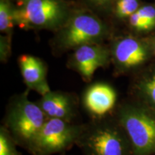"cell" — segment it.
<instances>
[{"instance_id":"6da1fadb","label":"cell","mask_w":155,"mask_h":155,"mask_svg":"<svg viewBox=\"0 0 155 155\" xmlns=\"http://www.w3.org/2000/svg\"><path fill=\"white\" fill-rule=\"evenodd\" d=\"M76 145L83 155H133L130 141L119 123L83 127Z\"/></svg>"},{"instance_id":"7a4b0ae2","label":"cell","mask_w":155,"mask_h":155,"mask_svg":"<svg viewBox=\"0 0 155 155\" xmlns=\"http://www.w3.org/2000/svg\"><path fill=\"white\" fill-rule=\"evenodd\" d=\"M118 123L127 134L133 155L155 153L154 112L140 106H123L118 115Z\"/></svg>"},{"instance_id":"3957f363","label":"cell","mask_w":155,"mask_h":155,"mask_svg":"<svg viewBox=\"0 0 155 155\" xmlns=\"http://www.w3.org/2000/svg\"><path fill=\"white\" fill-rule=\"evenodd\" d=\"M82 128L62 119H48L28 148V152L31 155L64 153L76 145Z\"/></svg>"},{"instance_id":"277c9868","label":"cell","mask_w":155,"mask_h":155,"mask_svg":"<svg viewBox=\"0 0 155 155\" xmlns=\"http://www.w3.org/2000/svg\"><path fill=\"white\" fill-rule=\"evenodd\" d=\"M38 104L22 97L15 103L7 117L9 132L17 146L28 150L47 121Z\"/></svg>"},{"instance_id":"5b68a950","label":"cell","mask_w":155,"mask_h":155,"mask_svg":"<svg viewBox=\"0 0 155 155\" xmlns=\"http://www.w3.org/2000/svg\"><path fill=\"white\" fill-rule=\"evenodd\" d=\"M62 15L63 8L57 0H26L20 8L13 11L14 21L21 27L51 25Z\"/></svg>"},{"instance_id":"8992f818","label":"cell","mask_w":155,"mask_h":155,"mask_svg":"<svg viewBox=\"0 0 155 155\" xmlns=\"http://www.w3.org/2000/svg\"><path fill=\"white\" fill-rule=\"evenodd\" d=\"M103 32L104 27L98 19L88 15H79L64 31L63 43L66 47L79 48L94 41Z\"/></svg>"},{"instance_id":"52a82bcc","label":"cell","mask_w":155,"mask_h":155,"mask_svg":"<svg viewBox=\"0 0 155 155\" xmlns=\"http://www.w3.org/2000/svg\"><path fill=\"white\" fill-rule=\"evenodd\" d=\"M116 99L117 95L111 86L106 83H96L85 92L83 104L91 115L101 119L113 110Z\"/></svg>"},{"instance_id":"ba28073f","label":"cell","mask_w":155,"mask_h":155,"mask_svg":"<svg viewBox=\"0 0 155 155\" xmlns=\"http://www.w3.org/2000/svg\"><path fill=\"white\" fill-rule=\"evenodd\" d=\"M114 55L120 65L131 68L144 63L148 58L149 53L142 42L131 37H127L116 45Z\"/></svg>"},{"instance_id":"9c48e42d","label":"cell","mask_w":155,"mask_h":155,"mask_svg":"<svg viewBox=\"0 0 155 155\" xmlns=\"http://www.w3.org/2000/svg\"><path fill=\"white\" fill-rule=\"evenodd\" d=\"M74 59L77 68L82 76L90 80L96 70L106 63L107 54L105 49L101 47L86 45L77 48Z\"/></svg>"},{"instance_id":"30bf717a","label":"cell","mask_w":155,"mask_h":155,"mask_svg":"<svg viewBox=\"0 0 155 155\" xmlns=\"http://www.w3.org/2000/svg\"><path fill=\"white\" fill-rule=\"evenodd\" d=\"M38 105L48 119H59L70 121L73 115V101L66 94L49 92L42 96Z\"/></svg>"},{"instance_id":"8fae6325","label":"cell","mask_w":155,"mask_h":155,"mask_svg":"<svg viewBox=\"0 0 155 155\" xmlns=\"http://www.w3.org/2000/svg\"><path fill=\"white\" fill-rule=\"evenodd\" d=\"M21 71L25 83L32 88L40 90L45 84V69L43 64L32 55H24L19 58Z\"/></svg>"},{"instance_id":"7c38bea8","label":"cell","mask_w":155,"mask_h":155,"mask_svg":"<svg viewBox=\"0 0 155 155\" xmlns=\"http://www.w3.org/2000/svg\"><path fill=\"white\" fill-rule=\"evenodd\" d=\"M17 144L9 131L5 127L0 129V155H22L17 149Z\"/></svg>"},{"instance_id":"4fadbf2b","label":"cell","mask_w":155,"mask_h":155,"mask_svg":"<svg viewBox=\"0 0 155 155\" xmlns=\"http://www.w3.org/2000/svg\"><path fill=\"white\" fill-rule=\"evenodd\" d=\"M13 11L7 1L1 0L0 2V30L5 32L13 27Z\"/></svg>"},{"instance_id":"5bb4252c","label":"cell","mask_w":155,"mask_h":155,"mask_svg":"<svg viewBox=\"0 0 155 155\" xmlns=\"http://www.w3.org/2000/svg\"><path fill=\"white\" fill-rule=\"evenodd\" d=\"M139 0H118L116 5V12L121 18L130 17L139 9Z\"/></svg>"},{"instance_id":"9a60e30c","label":"cell","mask_w":155,"mask_h":155,"mask_svg":"<svg viewBox=\"0 0 155 155\" xmlns=\"http://www.w3.org/2000/svg\"><path fill=\"white\" fill-rule=\"evenodd\" d=\"M140 91L145 100L155 108V73L146 78L141 83Z\"/></svg>"},{"instance_id":"2e32d148","label":"cell","mask_w":155,"mask_h":155,"mask_svg":"<svg viewBox=\"0 0 155 155\" xmlns=\"http://www.w3.org/2000/svg\"><path fill=\"white\" fill-rule=\"evenodd\" d=\"M141 18L144 21L147 30L155 28V7L152 5H145L139 7L137 10Z\"/></svg>"},{"instance_id":"e0dca14e","label":"cell","mask_w":155,"mask_h":155,"mask_svg":"<svg viewBox=\"0 0 155 155\" xmlns=\"http://www.w3.org/2000/svg\"><path fill=\"white\" fill-rule=\"evenodd\" d=\"M129 24L137 31H148L144 21L137 11L129 17Z\"/></svg>"},{"instance_id":"ac0fdd59","label":"cell","mask_w":155,"mask_h":155,"mask_svg":"<svg viewBox=\"0 0 155 155\" xmlns=\"http://www.w3.org/2000/svg\"><path fill=\"white\" fill-rule=\"evenodd\" d=\"M95 2L98 4V5H104V4H106V2H108L109 0H94Z\"/></svg>"},{"instance_id":"d6986e66","label":"cell","mask_w":155,"mask_h":155,"mask_svg":"<svg viewBox=\"0 0 155 155\" xmlns=\"http://www.w3.org/2000/svg\"><path fill=\"white\" fill-rule=\"evenodd\" d=\"M154 54H155V42L154 43Z\"/></svg>"},{"instance_id":"ffe728a7","label":"cell","mask_w":155,"mask_h":155,"mask_svg":"<svg viewBox=\"0 0 155 155\" xmlns=\"http://www.w3.org/2000/svg\"><path fill=\"white\" fill-rule=\"evenodd\" d=\"M62 155H65V154H64V153H63V154H62Z\"/></svg>"}]
</instances>
